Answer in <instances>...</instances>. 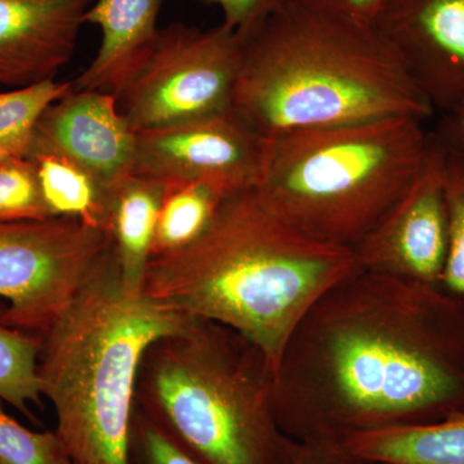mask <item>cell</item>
<instances>
[{
	"label": "cell",
	"instance_id": "cell-1",
	"mask_svg": "<svg viewBox=\"0 0 464 464\" xmlns=\"http://www.w3.org/2000/svg\"><path fill=\"white\" fill-rule=\"evenodd\" d=\"M274 405L286 438L338 444L464 413V299L357 268L293 332Z\"/></svg>",
	"mask_w": 464,
	"mask_h": 464
},
{
	"label": "cell",
	"instance_id": "cell-2",
	"mask_svg": "<svg viewBox=\"0 0 464 464\" xmlns=\"http://www.w3.org/2000/svg\"><path fill=\"white\" fill-rule=\"evenodd\" d=\"M357 268L353 249L295 230L248 188L222 201L197 240L152 257L142 293L167 310L240 333L276 374L298 324Z\"/></svg>",
	"mask_w": 464,
	"mask_h": 464
},
{
	"label": "cell",
	"instance_id": "cell-3",
	"mask_svg": "<svg viewBox=\"0 0 464 464\" xmlns=\"http://www.w3.org/2000/svg\"><path fill=\"white\" fill-rule=\"evenodd\" d=\"M240 38L232 112L266 139L436 112L375 26L280 3Z\"/></svg>",
	"mask_w": 464,
	"mask_h": 464
},
{
	"label": "cell",
	"instance_id": "cell-4",
	"mask_svg": "<svg viewBox=\"0 0 464 464\" xmlns=\"http://www.w3.org/2000/svg\"><path fill=\"white\" fill-rule=\"evenodd\" d=\"M190 316L125 288L114 248L41 335L42 395L72 464H130L136 384L146 350Z\"/></svg>",
	"mask_w": 464,
	"mask_h": 464
},
{
	"label": "cell",
	"instance_id": "cell-5",
	"mask_svg": "<svg viewBox=\"0 0 464 464\" xmlns=\"http://www.w3.org/2000/svg\"><path fill=\"white\" fill-rule=\"evenodd\" d=\"M275 371L224 324L192 317L146 350L136 409L200 464H280Z\"/></svg>",
	"mask_w": 464,
	"mask_h": 464
},
{
	"label": "cell",
	"instance_id": "cell-6",
	"mask_svg": "<svg viewBox=\"0 0 464 464\" xmlns=\"http://www.w3.org/2000/svg\"><path fill=\"white\" fill-rule=\"evenodd\" d=\"M423 124L398 116L270 137L256 190L295 230L353 249L417 179Z\"/></svg>",
	"mask_w": 464,
	"mask_h": 464
},
{
	"label": "cell",
	"instance_id": "cell-7",
	"mask_svg": "<svg viewBox=\"0 0 464 464\" xmlns=\"http://www.w3.org/2000/svg\"><path fill=\"white\" fill-rule=\"evenodd\" d=\"M240 66V35L225 24H172L116 94L119 109L136 133L227 114Z\"/></svg>",
	"mask_w": 464,
	"mask_h": 464
},
{
	"label": "cell",
	"instance_id": "cell-8",
	"mask_svg": "<svg viewBox=\"0 0 464 464\" xmlns=\"http://www.w3.org/2000/svg\"><path fill=\"white\" fill-rule=\"evenodd\" d=\"M111 246L106 232L76 219L0 224L3 322L44 334Z\"/></svg>",
	"mask_w": 464,
	"mask_h": 464
},
{
	"label": "cell",
	"instance_id": "cell-9",
	"mask_svg": "<svg viewBox=\"0 0 464 464\" xmlns=\"http://www.w3.org/2000/svg\"><path fill=\"white\" fill-rule=\"evenodd\" d=\"M448 240L444 145L438 132L430 136L417 179L353 252L362 270L442 288Z\"/></svg>",
	"mask_w": 464,
	"mask_h": 464
},
{
	"label": "cell",
	"instance_id": "cell-10",
	"mask_svg": "<svg viewBox=\"0 0 464 464\" xmlns=\"http://www.w3.org/2000/svg\"><path fill=\"white\" fill-rule=\"evenodd\" d=\"M266 150L267 139L230 111L137 133L132 176L164 185L216 181L243 190L257 185Z\"/></svg>",
	"mask_w": 464,
	"mask_h": 464
},
{
	"label": "cell",
	"instance_id": "cell-11",
	"mask_svg": "<svg viewBox=\"0 0 464 464\" xmlns=\"http://www.w3.org/2000/svg\"><path fill=\"white\" fill-rule=\"evenodd\" d=\"M375 29L431 103H464V0H386Z\"/></svg>",
	"mask_w": 464,
	"mask_h": 464
},
{
	"label": "cell",
	"instance_id": "cell-12",
	"mask_svg": "<svg viewBox=\"0 0 464 464\" xmlns=\"http://www.w3.org/2000/svg\"><path fill=\"white\" fill-rule=\"evenodd\" d=\"M136 143L115 94L72 90L43 112L27 155H63L115 188L132 176Z\"/></svg>",
	"mask_w": 464,
	"mask_h": 464
},
{
	"label": "cell",
	"instance_id": "cell-13",
	"mask_svg": "<svg viewBox=\"0 0 464 464\" xmlns=\"http://www.w3.org/2000/svg\"><path fill=\"white\" fill-rule=\"evenodd\" d=\"M94 0H0V85L54 81Z\"/></svg>",
	"mask_w": 464,
	"mask_h": 464
},
{
	"label": "cell",
	"instance_id": "cell-14",
	"mask_svg": "<svg viewBox=\"0 0 464 464\" xmlns=\"http://www.w3.org/2000/svg\"><path fill=\"white\" fill-rule=\"evenodd\" d=\"M164 0H94L85 24L99 27L101 44L91 65L72 82L74 91L118 94L157 41Z\"/></svg>",
	"mask_w": 464,
	"mask_h": 464
},
{
	"label": "cell",
	"instance_id": "cell-15",
	"mask_svg": "<svg viewBox=\"0 0 464 464\" xmlns=\"http://www.w3.org/2000/svg\"><path fill=\"white\" fill-rule=\"evenodd\" d=\"M166 185L130 176L112 191L109 237L125 288L142 293Z\"/></svg>",
	"mask_w": 464,
	"mask_h": 464
},
{
	"label": "cell",
	"instance_id": "cell-16",
	"mask_svg": "<svg viewBox=\"0 0 464 464\" xmlns=\"http://www.w3.org/2000/svg\"><path fill=\"white\" fill-rule=\"evenodd\" d=\"M342 444L375 464H464V413L438 422L359 433Z\"/></svg>",
	"mask_w": 464,
	"mask_h": 464
},
{
	"label": "cell",
	"instance_id": "cell-17",
	"mask_svg": "<svg viewBox=\"0 0 464 464\" xmlns=\"http://www.w3.org/2000/svg\"><path fill=\"white\" fill-rule=\"evenodd\" d=\"M35 168L43 199L52 218L76 219L109 235L112 191L90 170L63 155H27Z\"/></svg>",
	"mask_w": 464,
	"mask_h": 464
},
{
	"label": "cell",
	"instance_id": "cell-18",
	"mask_svg": "<svg viewBox=\"0 0 464 464\" xmlns=\"http://www.w3.org/2000/svg\"><path fill=\"white\" fill-rule=\"evenodd\" d=\"M235 191L239 190H232L216 181L166 185L159 210L152 257L176 252L197 240L212 222L222 201Z\"/></svg>",
	"mask_w": 464,
	"mask_h": 464
},
{
	"label": "cell",
	"instance_id": "cell-19",
	"mask_svg": "<svg viewBox=\"0 0 464 464\" xmlns=\"http://www.w3.org/2000/svg\"><path fill=\"white\" fill-rule=\"evenodd\" d=\"M72 91V82L47 81L0 92V160L25 158L43 112Z\"/></svg>",
	"mask_w": 464,
	"mask_h": 464
},
{
	"label": "cell",
	"instance_id": "cell-20",
	"mask_svg": "<svg viewBox=\"0 0 464 464\" xmlns=\"http://www.w3.org/2000/svg\"><path fill=\"white\" fill-rule=\"evenodd\" d=\"M0 304V400L29 415V404H38L42 386L38 375L41 337L12 328L3 322Z\"/></svg>",
	"mask_w": 464,
	"mask_h": 464
},
{
	"label": "cell",
	"instance_id": "cell-21",
	"mask_svg": "<svg viewBox=\"0 0 464 464\" xmlns=\"http://www.w3.org/2000/svg\"><path fill=\"white\" fill-rule=\"evenodd\" d=\"M444 145L448 255L442 289L464 299V143L440 130Z\"/></svg>",
	"mask_w": 464,
	"mask_h": 464
},
{
	"label": "cell",
	"instance_id": "cell-22",
	"mask_svg": "<svg viewBox=\"0 0 464 464\" xmlns=\"http://www.w3.org/2000/svg\"><path fill=\"white\" fill-rule=\"evenodd\" d=\"M52 218L30 159L0 160V224Z\"/></svg>",
	"mask_w": 464,
	"mask_h": 464
},
{
	"label": "cell",
	"instance_id": "cell-23",
	"mask_svg": "<svg viewBox=\"0 0 464 464\" xmlns=\"http://www.w3.org/2000/svg\"><path fill=\"white\" fill-rule=\"evenodd\" d=\"M0 464H72L56 432H36L5 413L0 400Z\"/></svg>",
	"mask_w": 464,
	"mask_h": 464
},
{
	"label": "cell",
	"instance_id": "cell-24",
	"mask_svg": "<svg viewBox=\"0 0 464 464\" xmlns=\"http://www.w3.org/2000/svg\"><path fill=\"white\" fill-rule=\"evenodd\" d=\"M128 463L200 464L139 409H134Z\"/></svg>",
	"mask_w": 464,
	"mask_h": 464
},
{
	"label": "cell",
	"instance_id": "cell-25",
	"mask_svg": "<svg viewBox=\"0 0 464 464\" xmlns=\"http://www.w3.org/2000/svg\"><path fill=\"white\" fill-rule=\"evenodd\" d=\"M386 0H280L314 14L360 26H375Z\"/></svg>",
	"mask_w": 464,
	"mask_h": 464
},
{
	"label": "cell",
	"instance_id": "cell-26",
	"mask_svg": "<svg viewBox=\"0 0 464 464\" xmlns=\"http://www.w3.org/2000/svg\"><path fill=\"white\" fill-rule=\"evenodd\" d=\"M280 464H375L356 456L343 444L286 440Z\"/></svg>",
	"mask_w": 464,
	"mask_h": 464
},
{
	"label": "cell",
	"instance_id": "cell-27",
	"mask_svg": "<svg viewBox=\"0 0 464 464\" xmlns=\"http://www.w3.org/2000/svg\"><path fill=\"white\" fill-rule=\"evenodd\" d=\"M203 5H216L222 11L226 26L237 34L249 32L271 14L280 0H194Z\"/></svg>",
	"mask_w": 464,
	"mask_h": 464
},
{
	"label": "cell",
	"instance_id": "cell-28",
	"mask_svg": "<svg viewBox=\"0 0 464 464\" xmlns=\"http://www.w3.org/2000/svg\"><path fill=\"white\" fill-rule=\"evenodd\" d=\"M441 130L457 141L464 143V103L453 111L445 114Z\"/></svg>",
	"mask_w": 464,
	"mask_h": 464
}]
</instances>
